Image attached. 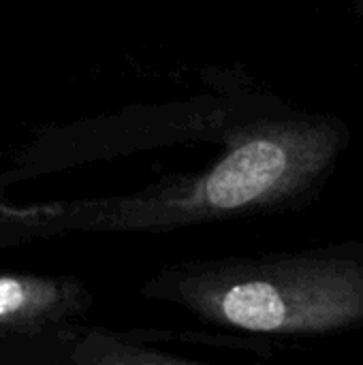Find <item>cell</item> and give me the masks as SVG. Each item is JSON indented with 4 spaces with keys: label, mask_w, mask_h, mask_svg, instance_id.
<instances>
[{
    "label": "cell",
    "mask_w": 363,
    "mask_h": 365,
    "mask_svg": "<svg viewBox=\"0 0 363 365\" xmlns=\"http://www.w3.org/2000/svg\"><path fill=\"white\" fill-rule=\"evenodd\" d=\"M342 130L332 120H270L233 130L214 165L167 175L135 195L2 207L0 220L30 233L175 231L257 214L302 195L336 158Z\"/></svg>",
    "instance_id": "6da1fadb"
},
{
    "label": "cell",
    "mask_w": 363,
    "mask_h": 365,
    "mask_svg": "<svg viewBox=\"0 0 363 365\" xmlns=\"http://www.w3.org/2000/svg\"><path fill=\"white\" fill-rule=\"evenodd\" d=\"M203 323L246 334H327L363 323V263L319 257L182 261L141 287Z\"/></svg>",
    "instance_id": "7a4b0ae2"
},
{
    "label": "cell",
    "mask_w": 363,
    "mask_h": 365,
    "mask_svg": "<svg viewBox=\"0 0 363 365\" xmlns=\"http://www.w3.org/2000/svg\"><path fill=\"white\" fill-rule=\"evenodd\" d=\"M90 306L92 293L79 278L0 274V342L49 334Z\"/></svg>",
    "instance_id": "3957f363"
}]
</instances>
